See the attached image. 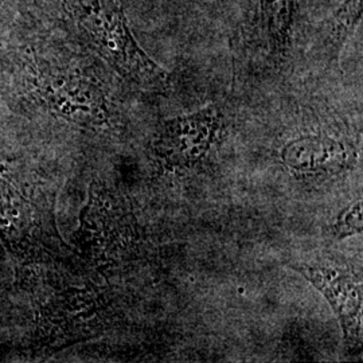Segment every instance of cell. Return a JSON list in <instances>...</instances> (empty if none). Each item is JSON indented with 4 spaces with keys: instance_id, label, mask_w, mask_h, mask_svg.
Segmentation results:
<instances>
[{
    "instance_id": "6da1fadb",
    "label": "cell",
    "mask_w": 363,
    "mask_h": 363,
    "mask_svg": "<svg viewBox=\"0 0 363 363\" xmlns=\"http://www.w3.org/2000/svg\"><path fill=\"white\" fill-rule=\"evenodd\" d=\"M65 7L93 48L132 85L152 93L169 88V73L139 46L120 0H65Z\"/></svg>"
},
{
    "instance_id": "7a4b0ae2",
    "label": "cell",
    "mask_w": 363,
    "mask_h": 363,
    "mask_svg": "<svg viewBox=\"0 0 363 363\" xmlns=\"http://www.w3.org/2000/svg\"><path fill=\"white\" fill-rule=\"evenodd\" d=\"M301 19L303 0H247L240 49L281 65L294 50Z\"/></svg>"
},
{
    "instance_id": "3957f363",
    "label": "cell",
    "mask_w": 363,
    "mask_h": 363,
    "mask_svg": "<svg viewBox=\"0 0 363 363\" xmlns=\"http://www.w3.org/2000/svg\"><path fill=\"white\" fill-rule=\"evenodd\" d=\"M288 267L323 294L340 323L346 349L350 352L361 350L363 291L358 274L325 262L294 261Z\"/></svg>"
},
{
    "instance_id": "277c9868",
    "label": "cell",
    "mask_w": 363,
    "mask_h": 363,
    "mask_svg": "<svg viewBox=\"0 0 363 363\" xmlns=\"http://www.w3.org/2000/svg\"><path fill=\"white\" fill-rule=\"evenodd\" d=\"M223 128L222 109L217 104L208 105L164 121L156 139V151L171 167H193L220 140Z\"/></svg>"
},
{
    "instance_id": "5b68a950",
    "label": "cell",
    "mask_w": 363,
    "mask_h": 363,
    "mask_svg": "<svg viewBox=\"0 0 363 363\" xmlns=\"http://www.w3.org/2000/svg\"><path fill=\"white\" fill-rule=\"evenodd\" d=\"M15 175L11 162L0 156V240L13 252L22 249L35 223L33 203Z\"/></svg>"
},
{
    "instance_id": "8992f818",
    "label": "cell",
    "mask_w": 363,
    "mask_h": 363,
    "mask_svg": "<svg viewBox=\"0 0 363 363\" xmlns=\"http://www.w3.org/2000/svg\"><path fill=\"white\" fill-rule=\"evenodd\" d=\"M345 157L343 145L325 135H307L286 144L281 160L296 174H312L337 164Z\"/></svg>"
},
{
    "instance_id": "52a82bcc",
    "label": "cell",
    "mask_w": 363,
    "mask_h": 363,
    "mask_svg": "<svg viewBox=\"0 0 363 363\" xmlns=\"http://www.w3.org/2000/svg\"><path fill=\"white\" fill-rule=\"evenodd\" d=\"M363 0H343L337 10L318 27L315 33V52L328 60H337L345 43L362 18Z\"/></svg>"
},
{
    "instance_id": "ba28073f",
    "label": "cell",
    "mask_w": 363,
    "mask_h": 363,
    "mask_svg": "<svg viewBox=\"0 0 363 363\" xmlns=\"http://www.w3.org/2000/svg\"><path fill=\"white\" fill-rule=\"evenodd\" d=\"M362 199H358L339 213L333 225V234L337 240H343L346 237L362 234Z\"/></svg>"
}]
</instances>
